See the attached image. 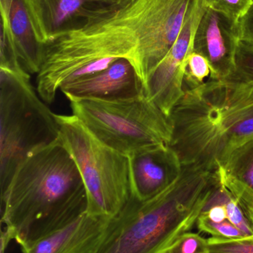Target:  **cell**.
<instances>
[{"mask_svg": "<svg viewBox=\"0 0 253 253\" xmlns=\"http://www.w3.org/2000/svg\"><path fill=\"white\" fill-rule=\"evenodd\" d=\"M208 240L199 233L187 232L160 253H206Z\"/></svg>", "mask_w": 253, "mask_h": 253, "instance_id": "cell-18", "label": "cell"}, {"mask_svg": "<svg viewBox=\"0 0 253 253\" xmlns=\"http://www.w3.org/2000/svg\"><path fill=\"white\" fill-rule=\"evenodd\" d=\"M196 1L117 0L88 4L78 24L61 30L45 44L65 77H89L126 59L144 87L178 40Z\"/></svg>", "mask_w": 253, "mask_h": 253, "instance_id": "cell-1", "label": "cell"}, {"mask_svg": "<svg viewBox=\"0 0 253 253\" xmlns=\"http://www.w3.org/2000/svg\"><path fill=\"white\" fill-rule=\"evenodd\" d=\"M166 190L151 199L131 196L109 218L93 253H160L196 224L219 183V168L192 164Z\"/></svg>", "mask_w": 253, "mask_h": 253, "instance_id": "cell-4", "label": "cell"}, {"mask_svg": "<svg viewBox=\"0 0 253 253\" xmlns=\"http://www.w3.org/2000/svg\"><path fill=\"white\" fill-rule=\"evenodd\" d=\"M205 7L223 13L238 22L253 4V0H202Z\"/></svg>", "mask_w": 253, "mask_h": 253, "instance_id": "cell-19", "label": "cell"}, {"mask_svg": "<svg viewBox=\"0 0 253 253\" xmlns=\"http://www.w3.org/2000/svg\"><path fill=\"white\" fill-rule=\"evenodd\" d=\"M203 8L202 0H197L178 40L144 84L147 97L168 117L184 95L186 59L191 51L193 37Z\"/></svg>", "mask_w": 253, "mask_h": 253, "instance_id": "cell-8", "label": "cell"}, {"mask_svg": "<svg viewBox=\"0 0 253 253\" xmlns=\"http://www.w3.org/2000/svg\"><path fill=\"white\" fill-rule=\"evenodd\" d=\"M12 240L8 232L5 229H1V253H5L7 245Z\"/></svg>", "mask_w": 253, "mask_h": 253, "instance_id": "cell-23", "label": "cell"}, {"mask_svg": "<svg viewBox=\"0 0 253 253\" xmlns=\"http://www.w3.org/2000/svg\"><path fill=\"white\" fill-rule=\"evenodd\" d=\"M196 224L201 232L209 234L213 238L233 240L245 239V235L239 229L227 219L222 222L216 223L200 215Z\"/></svg>", "mask_w": 253, "mask_h": 253, "instance_id": "cell-17", "label": "cell"}, {"mask_svg": "<svg viewBox=\"0 0 253 253\" xmlns=\"http://www.w3.org/2000/svg\"><path fill=\"white\" fill-rule=\"evenodd\" d=\"M169 120V147L182 165L224 166L253 137V82L238 74L184 90Z\"/></svg>", "mask_w": 253, "mask_h": 253, "instance_id": "cell-3", "label": "cell"}, {"mask_svg": "<svg viewBox=\"0 0 253 253\" xmlns=\"http://www.w3.org/2000/svg\"><path fill=\"white\" fill-rule=\"evenodd\" d=\"M209 253V251H208V252H207V253Z\"/></svg>", "mask_w": 253, "mask_h": 253, "instance_id": "cell-26", "label": "cell"}, {"mask_svg": "<svg viewBox=\"0 0 253 253\" xmlns=\"http://www.w3.org/2000/svg\"><path fill=\"white\" fill-rule=\"evenodd\" d=\"M60 90L68 99L114 101L138 96L144 87L131 62L120 59L95 75L64 84Z\"/></svg>", "mask_w": 253, "mask_h": 253, "instance_id": "cell-11", "label": "cell"}, {"mask_svg": "<svg viewBox=\"0 0 253 253\" xmlns=\"http://www.w3.org/2000/svg\"></svg>", "mask_w": 253, "mask_h": 253, "instance_id": "cell-27", "label": "cell"}, {"mask_svg": "<svg viewBox=\"0 0 253 253\" xmlns=\"http://www.w3.org/2000/svg\"><path fill=\"white\" fill-rule=\"evenodd\" d=\"M86 211L83 180L59 137L32 152L1 191V222L19 246L69 224Z\"/></svg>", "mask_w": 253, "mask_h": 253, "instance_id": "cell-2", "label": "cell"}, {"mask_svg": "<svg viewBox=\"0 0 253 253\" xmlns=\"http://www.w3.org/2000/svg\"><path fill=\"white\" fill-rule=\"evenodd\" d=\"M242 209H243L247 218L249 220L253 230V203L251 204V205H247V206H245V208H242Z\"/></svg>", "mask_w": 253, "mask_h": 253, "instance_id": "cell-24", "label": "cell"}, {"mask_svg": "<svg viewBox=\"0 0 253 253\" xmlns=\"http://www.w3.org/2000/svg\"><path fill=\"white\" fill-rule=\"evenodd\" d=\"M30 74L0 69V188L34 150L58 139L59 126Z\"/></svg>", "mask_w": 253, "mask_h": 253, "instance_id": "cell-5", "label": "cell"}, {"mask_svg": "<svg viewBox=\"0 0 253 253\" xmlns=\"http://www.w3.org/2000/svg\"><path fill=\"white\" fill-rule=\"evenodd\" d=\"M239 42L238 22L204 7L193 37L192 50L207 59L212 70L210 78H227L236 74Z\"/></svg>", "mask_w": 253, "mask_h": 253, "instance_id": "cell-9", "label": "cell"}, {"mask_svg": "<svg viewBox=\"0 0 253 253\" xmlns=\"http://www.w3.org/2000/svg\"><path fill=\"white\" fill-rule=\"evenodd\" d=\"M210 253H253V236L242 239H207Z\"/></svg>", "mask_w": 253, "mask_h": 253, "instance_id": "cell-20", "label": "cell"}, {"mask_svg": "<svg viewBox=\"0 0 253 253\" xmlns=\"http://www.w3.org/2000/svg\"><path fill=\"white\" fill-rule=\"evenodd\" d=\"M212 70L207 59L191 50L186 59L184 90L203 84L210 78Z\"/></svg>", "mask_w": 253, "mask_h": 253, "instance_id": "cell-16", "label": "cell"}, {"mask_svg": "<svg viewBox=\"0 0 253 253\" xmlns=\"http://www.w3.org/2000/svg\"><path fill=\"white\" fill-rule=\"evenodd\" d=\"M73 115L101 141L129 156L158 144H169V117L150 101L145 92L120 100L69 99Z\"/></svg>", "mask_w": 253, "mask_h": 253, "instance_id": "cell-7", "label": "cell"}, {"mask_svg": "<svg viewBox=\"0 0 253 253\" xmlns=\"http://www.w3.org/2000/svg\"><path fill=\"white\" fill-rule=\"evenodd\" d=\"M239 40L244 44L253 47V4L238 22Z\"/></svg>", "mask_w": 253, "mask_h": 253, "instance_id": "cell-22", "label": "cell"}, {"mask_svg": "<svg viewBox=\"0 0 253 253\" xmlns=\"http://www.w3.org/2000/svg\"><path fill=\"white\" fill-rule=\"evenodd\" d=\"M89 1L92 4H110L117 0H89Z\"/></svg>", "mask_w": 253, "mask_h": 253, "instance_id": "cell-25", "label": "cell"}, {"mask_svg": "<svg viewBox=\"0 0 253 253\" xmlns=\"http://www.w3.org/2000/svg\"><path fill=\"white\" fill-rule=\"evenodd\" d=\"M219 170L221 183L229 190L253 197V137L236 149Z\"/></svg>", "mask_w": 253, "mask_h": 253, "instance_id": "cell-15", "label": "cell"}, {"mask_svg": "<svg viewBox=\"0 0 253 253\" xmlns=\"http://www.w3.org/2000/svg\"><path fill=\"white\" fill-rule=\"evenodd\" d=\"M59 138L75 162L87 196V211L111 218L130 197L129 157L98 139L75 116L55 114Z\"/></svg>", "mask_w": 253, "mask_h": 253, "instance_id": "cell-6", "label": "cell"}, {"mask_svg": "<svg viewBox=\"0 0 253 253\" xmlns=\"http://www.w3.org/2000/svg\"><path fill=\"white\" fill-rule=\"evenodd\" d=\"M1 22V42L16 50L28 74H38L43 62V47L34 37L22 0L12 1L8 15Z\"/></svg>", "mask_w": 253, "mask_h": 253, "instance_id": "cell-14", "label": "cell"}, {"mask_svg": "<svg viewBox=\"0 0 253 253\" xmlns=\"http://www.w3.org/2000/svg\"><path fill=\"white\" fill-rule=\"evenodd\" d=\"M236 62V72L253 82V47L239 42Z\"/></svg>", "mask_w": 253, "mask_h": 253, "instance_id": "cell-21", "label": "cell"}, {"mask_svg": "<svg viewBox=\"0 0 253 253\" xmlns=\"http://www.w3.org/2000/svg\"><path fill=\"white\" fill-rule=\"evenodd\" d=\"M108 220L86 212L69 224L19 247L22 253H93Z\"/></svg>", "mask_w": 253, "mask_h": 253, "instance_id": "cell-12", "label": "cell"}, {"mask_svg": "<svg viewBox=\"0 0 253 253\" xmlns=\"http://www.w3.org/2000/svg\"><path fill=\"white\" fill-rule=\"evenodd\" d=\"M37 42L43 47L77 20L89 0H22Z\"/></svg>", "mask_w": 253, "mask_h": 253, "instance_id": "cell-13", "label": "cell"}, {"mask_svg": "<svg viewBox=\"0 0 253 253\" xmlns=\"http://www.w3.org/2000/svg\"><path fill=\"white\" fill-rule=\"evenodd\" d=\"M128 157L131 196L139 201L161 193L182 172V164L169 144L152 146Z\"/></svg>", "mask_w": 253, "mask_h": 253, "instance_id": "cell-10", "label": "cell"}]
</instances>
